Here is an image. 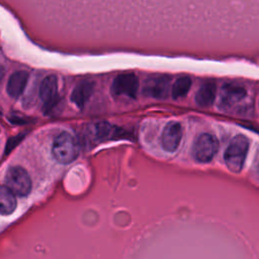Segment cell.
<instances>
[{
  "label": "cell",
  "mask_w": 259,
  "mask_h": 259,
  "mask_svg": "<svg viewBox=\"0 0 259 259\" xmlns=\"http://www.w3.org/2000/svg\"><path fill=\"white\" fill-rule=\"evenodd\" d=\"M80 148L77 139L69 132H61L53 142L52 153L55 160L61 164H70L79 155Z\"/></svg>",
  "instance_id": "6da1fadb"
},
{
  "label": "cell",
  "mask_w": 259,
  "mask_h": 259,
  "mask_svg": "<svg viewBox=\"0 0 259 259\" xmlns=\"http://www.w3.org/2000/svg\"><path fill=\"white\" fill-rule=\"evenodd\" d=\"M250 141L244 135L235 136L229 143L225 154V162L228 169L233 173H240L249 151Z\"/></svg>",
  "instance_id": "7a4b0ae2"
},
{
  "label": "cell",
  "mask_w": 259,
  "mask_h": 259,
  "mask_svg": "<svg viewBox=\"0 0 259 259\" xmlns=\"http://www.w3.org/2000/svg\"><path fill=\"white\" fill-rule=\"evenodd\" d=\"M5 185L18 196H26L31 190V179L21 166H11L5 174Z\"/></svg>",
  "instance_id": "3957f363"
},
{
  "label": "cell",
  "mask_w": 259,
  "mask_h": 259,
  "mask_svg": "<svg viewBox=\"0 0 259 259\" xmlns=\"http://www.w3.org/2000/svg\"><path fill=\"white\" fill-rule=\"evenodd\" d=\"M219 149L215 136L204 133L199 135L193 144V157L199 163H208L212 160Z\"/></svg>",
  "instance_id": "277c9868"
},
{
  "label": "cell",
  "mask_w": 259,
  "mask_h": 259,
  "mask_svg": "<svg viewBox=\"0 0 259 259\" xmlns=\"http://www.w3.org/2000/svg\"><path fill=\"white\" fill-rule=\"evenodd\" d=\"M89 135L97 142L128 138V134L124 130L106 121H99L92 124L89 127Z\"/></svg>",
  "instance_id": "5b68a950"
},
{
  "label": "cell",
  "mask_w": 259,
  "mask_h": 259,
  "mask_svg": "<svg viewBox=\"0 0 259 259\" xmlns=\"http://www.w3.org/2000/svg\"><path fill=\"white\" fill-rule=\"evenodd\" d=\"M139 90V79L133 73H124L116 76L111 84V92L115 96L135 98Z\"/></svg>",
  "instance_id": "8992f818"
},
{
  "label": "cell",
  "mask_w": 259,
  "mask_h": 259,
  "mask_svg": "<svg viewBox=\"0 0 259 259\" xmlns=\"http://www.w3.org/2000/svg\"><path fill=\"white\" fill-rule=\"evenodd\" d=\"M171 77L168 75H155L149 77L143 86V93L152 98H166L170 90Z\"/></svg>",
  "instance_id": "52a82bcc"
},
{
  "label": "cell",
  "mask_w": 259,
  "mask_h": 259,
  "mask_svg": "<svg viewBox=\"0 0 259 259\" xmlns=\"http://www.w3.org/2000/svg\"><path fill=\"white\" fill-rule=\"evenodd\" d=\"M183 135L182 125L178 121L168 122L162 133L161 145L162 148L169 153H173L177 150L180 145Z\"/></svg>",
  "instance_id": "ba28073f"
},
{
  "label": "cell",
  "mask_w": 259,
  "mask_h": 259,
  "mask_svg": "<svg viewBox=\"0 0 259 259\" xmlns=\"http://www.w3.org/2000/svg\"><path fill=\"white\" fill-rule=\"evenodd\" d=\"M39 98L46 111L51 110L58 102V80L55 76L46 77L39 86Z\"/></svg>",
  "instance_id": "9c48e42d"
},
{
  "label": "cell",
  "mask_w": 259,
  "mask_h": 259,
  "mask_svg": "<svg viewBox=\"0 0 259 259\" xmlns=\"http://www.w3.org/2000/svg\"><path fill=\"white\" fill-rule=\"evenodd\" d=\"M247 95V91L244 87L237 84H225L222 88L221 94V106L228 108L235 103L242 101Z\"/></svg>",
  "instance_id": "30bf717a"
},
{
  "label": "cell",
  "mask_w": 259,
  "mask_h": 259,
  "mask_svg": "<svg viewBox=\"0 0 259 259\" xmlns=\"http://www.w3.org/2000/svg\"><path fill=\"white\" fill-rule=\"evenodd\" d=\"M28 73L26 71H16L8 79L6 91L12 98H18L24 91L28 81Z\"/></svg>",
  "instance_id": "8fae6325"
},
{
  "label": "cell",
  "mask_w": 259,
  "mask_h": 259,
  "mask_svg": "<svg viewBox=\"0 0 259 259\" xmlns=\"http://www.w3.org/2000/svg\"><path fill=\"white\" fill-rule=\"evenodd\" d=\"M94 90V85L90 81H82L76 85L71 93V101L79 108H83L90 99Z\"/></svg>",
  "instance_id": "7c38bea8"
},
{
  "label": "cell",
  "mask_w": 259,
  "mask_h": 259,
  "mask_svg": "<svg viewBox=\"0 0 259 259\" xmlns=\"http://www.w3.org/2000/svg\"><path fill=\"white\" fill-rule=\"evenodd\" d=\"M217 96V85L212 81L204 82L195 94V102L201 107L210 106Z\"/></svg>",
  "instance_id": "4fadbf2b"
},
{
  "label": "cell",
  "mask_w": 259,
  "mask_h": 259,
  "mask_svg": "<svg viewBox=\"0 0 259 259\" xmlns=\"http://www.w3.org/2000/svg\"><path fill=\"white\" fill-rule=\"evenodd\" d=\"M17 205L15 194L4 184H0V214H11Z\"/></svg>",
  "instance_id": "5bb4252c"
},
{
  "label": "cell",
  "mask_w": 259,
  "mask_h": 259,
  "mask_svg": "<svg viewBox=\"0 0 259 259\" xmlns=\"http://www.w3.org/2000/svg\"><path fill=\"white\" fill-rule=\"evenodd\" d=\"M190 88H191V79L188 76L179 77L172 85V88H171L172 98L178 99L186 96Z\"/></svg>",
  "instance_id": "9a60e30c"
},
{
  "label": "cell",
  "mask_w": 259,
  "mask_h": 259,
  "mask_svg": "<svg viewBox=\"0 0 259 259\" xmlns=\"http://www.w3.org/2000/svg\"><path fill=\"white\" fill-rule=\"evenodd\" d=\"M25 134H19L17 136H14L12 138H10L7 143H6V147H5V154H9L24 138Z\"/></svg>",
  "instance_id": "2e32d148"
},
{
  "label": "cell",
  "mask_w": 259,
  "mask_h": 259,
  "mask_svg": "<svg viewBox=\"0 0 259 259\" xmlns=\"http://www.w3.org/2000/svg\"><path fill=\"white\" fill-rule=\"evenodd\" d=\"M4 69H3V67L0 65V84H1V82H2V80H3V78H4Z\"/></svg>",
  "instance_id": "e0dca14e"
}]
</instances>
